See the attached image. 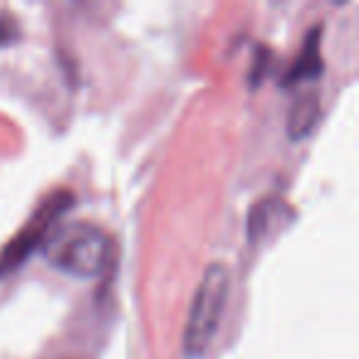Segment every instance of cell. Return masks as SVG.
<instances>
[{
  "label": "cell",
  "mask_w": 359,
  "mask_h": 359,
  "mask_svg": "<svg viewBox=\"0 0 359 359\" xmlns=\"http://www.w3.org/2000/svg\"><path fill=\"white\" fill-rule=\"evenodd\" d=\"M320 118V96L315 91L300 96L288 114V135L290 140H303L313 133Z\"/></svg>",
  "instance_id": "5b68a950"
},
{
  "label": "cell",
  "mask_w": 359,
  "mask_h": 359,
  "mask_svg": "<svg viewBox=\"0 0 359 359\" xmlns=\"http://www.w3.org/2000/svg\"><path fill=\"white\" fill-rule=\"evenodd\" d=\"M280 210H283V205H278V202H273V200L259 202L249 215V239L251 241L264 239V236L269 234L271 222L280 215Z\"/></svg>",
  "instance_id": "8992f818"
},
{
  "label": "cell",
  "mask_w": 359,
  "mask_h": 359,
  "mask_svg": "<svg viewBox=\"0 0 359 359\" xmlns=\"http://www.w3.org/2000/svg\"><path fill=\"white\" fill-rule=\"evenodd\" d=\"M226 298H229V271H226V266H207L195 290L190 318L185 325V337H182V347H185L187 357H202L210 349L212 339L219 330Z\"/></svg>",
  "instance_id": "7a4b0ae2"
},
{
  "label": "cell",
  "mask_w": 359,
  "mask_h": 359,
  "mask_svg": "<svg viewBox=\"0 0 359 359\" xmlns=\"http://www.w3.org/2000/svg\"><path fill=\"white\" fill-rule=\"evenodd\" d=\"M45 256L62 273L74 278H96L109 264L111 239L91 222H72L47 236Z\"/></svg>",
  "instance_id": "6da1fadb"
},
{
  "label": "cell",
  "mask_w": 359,
  "mask_h": 359,
  "mask_svg": "<svg viewBox=\"0 0 359 359\" xmlns=\"http://www.w3.org/2000/svg\"><path fill=\"white\" fill-rule=\"evenodd\" d=\"M72 192H57V195L47 197V202L40 210L32 215V219L18 231V236L11 244L3 249L0 254V273L13 271L15 266H20L32 251L40 244H45L47 236L52 234V226H55L57 217H62L72 207Z\"/></svg>",
  "instance_id": "3957f363"
},
{
  "label": "cell",
  "mask_w": 359,
  "mask_h": 359,
  "mask_svg": "<svg viewBox=\"0 0 359 359\" xmlns=\"http://www.w3.org/2000/svg\"><path fill=\"white\" fill-rule=\"evenodd\" d=\"M320 37H323V27H313L305 37V45L300 50L298 60L293 62L290 72L285 74V84H295V81L313 79V76L323 74V55H320Z\"/></svg>",
  "instance_id": "277c9868"
}]
</instances>
